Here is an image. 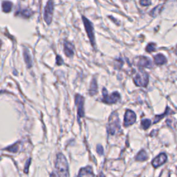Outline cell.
Wrapping results in <instances>:
<instances>
[{
  "mask_svg": "<svg viewBox=\"0 0 177 177\" xmlns=\"http://www.w3.org/2000/svg\"><path fill=\"white\" fill-rule=\"evenodd\" d=\"M170 113H171V110H170V108L167 107V110H165V112L164 113H163L162 115H158V116H155L154 120V123H153L155 124V123H158L161 119H163V118H164L165 116L170 114Z\"/></svg>",
  "mask_w": 177,
  "mask_h": 177,
  "instance_id": "obj_18",
  "label": "cell"
},
{
  "mask_svg": "<svg viewBox=\"0 0 177 177\" xmlns=\"http://www.w3.org/2000/svg\"><path fill=\"white\" fill-rule=\"evenodd\" d=\"M55 168L57 175L60 176H68V165L67 158L62 154H58L55 162Z\"/></svg>",
  "mask_w": 177,
  "mask_h": 177,
  "instance_id": "obj_1",
  "label": "cell"
},
{
  "mask_svg": "<svg viewBox=\"0 0 177 177\" xmlns=\"http://www.w3.org/2000/svg\"><path fill=\"white\" fill-rule=\"evenodd\" d=\"M98 91V85H97V81L96 78H93L90 84V89H89V93L91 96H94L96 95Z\"/></svg>",
  "mask_w": 177,
  "mask_h": 177,
  "instance_id": "obj_14",
  "label": "cell"
},
{
  "mask_svg": "<svg viewBox=\"0 0 177 177\" xmlns=\"http://www.w3.org/2000/svg\"><path fill=\"white\" fill-rule=\"evenodd\" d=\"M120 130V120L117 112H113L109 118L107 132L110 135H115Z\"/></svg>",
  "mask_w": 177,
  "mask_h": 177,
  "instance_id": "obj_2",
  "label": "cell"
},
{
  "mask_svg": "<svg viewBox=\"0 0 177 177\" xmlns=\"http://www.w3.org/2000/svg\"><path fill=\"white\" fill-rule=\"evenodd\" d=\"M134 82L136 86L145 87L149 83V76L146 71L140 68L134 78Z\"/></svg>",
  "mask_w": 177,
  "mask_h": 177,
  "instance_id": "obj_3",
  "label": "cell"
},
{
  "mask_svg": "<svg viewBox=\"0 0 177 177\" xmlns=\"http://www.w3.org/2000/svg\"><path fill=\"white\" fill-rule=\"evenodd\" d=\"M30 163H31V159H28L27 160V162H26V167H25V169H24V172L25 173H28V167H29V165H30Z\"/></svg>",
  "mask_w": 177,
  "mask_h": 177,
  "instance_id": "obj_27",
  "label": "cell"
},
{
  "mask_svg": "<svg viewBox=\"0 0 177 177\" xmlns=\"http://www.w3.org/2000/svg\"><path fill=\"white\" fill-rule=\"evenodd\" d=\"M136 120V113L131 110H127L124 118V126L127 127L135 123Z\"/></svg>",
  "mask_w": 177,
  "mask_h": 177,
  "instance_id": "obj_8",
  "label": "cell"
},
{
  "mask_svg": "<svg viewBox=\"0 0 177 177\" xmlns=\"http://www.w3.org/2000/svg\"><path fill=\"white\" fill-rule=\"evenodd\" d=\"M56 60H57V62L56 64L57 65H62L63 64V60L62 58L60 56V55H57L56 57Z\"/></svg>",
  "mask_w": 177,
  "mask_h": 177,
  "instance_id": "obj_26",
  "label": "cell"
},
{
  "mask_svg": "<svg viewBox=\"0 0 177 177\" xmlns=\"http://www.w3.org/2000/svg\"><path fill=\"white\" fill-rule=\"evenodd\" d=\"M1 44H2V42H1V41H0V46H1Z\"/></svg>",
  "mask_w": 177,
  "mask_h": 177,
  "instance_id": "obj_28",
  "label": "cell"
},
{
  "mask_svg": "<svg viewBox=\"0 0 177 177\" xmlns=\"http://www.w3.org/2000/svg\"><path fill=\"white\" fill-rule=\"evenodd\" d=\"M79 176H94L93 170L91 166H87L85 168L80 169L78 174Z\"/></svg>",
  "mask_w": 177,
  "mask_h": 177,
  "instance_id": "obj_12",
  "label": "cell"
},
{
  "mask_svg": "<svg viewBox=\"0 0 177 177\" xmlns=\"http://www.w3.org/2000/svg\"><path fill=\"white\" fill-rule=\"evenodd\" d=\"M147 159H148V156L144 149L141 150L136 157V160L138 161H145Z\"/></svg>",
  "mask_w": 177,
  "mask_h": 177,
  "instance_id": "obj_16",
  "label": "cell"
},
{
  "mask_svg": "<svg viewBox=\"0 0 177 177\" xmlns=\"http://www.w3.org/2000/svg\"><path fill=\"white\" fill-rule=\"evenodd\" d=\"M138 66L140 67L151 68L152 67V64L151 60H150L149 58L141 56L138 57Z\"/></svg>",
  "mask_w": 177,
  "mask_h": 177,
  "instance_id": "obj_11",
  "label": "cell"
},
{
  "mask_svg": "<svg viewBox=\"0 0 177 177\" xmlns=\"http://www.w3.org/2000/svg\"><path fill=\"white\" fill-rule=\"evenodd\" d=\"M18 149H19V146H18V145L17 143L12 145V146H10L7 149V150H9V151L12 152H17L18 151Z\"/></svg>",
  "mask_w": 177,
  "mask_h": 177,
  "instance_id": "obj_22",
  "label": "cell"
},
{
  "mask_svg": "<svg viewBox=\"0 0 177 177\" xmlns=\"http://www.w3.org/2000/svg\"><path fill=\"white\" fill-rule=\"evenodd\" d=\"M154 62L157 65H163L167 62V58L163 54H157L154 56Z\"/></svg>",
  "mask_w": 177,
  "mask_h": 177,
  "instance_id": "obj_13",
  "label": "cell"
},
{
  "mask_svg": "<svg viewBox=\"0 0 177 177\" xmlns=\"http://www.w3.org/2000/svg\"><path fill=\"white\" fill-rule=\"evenodd\" d=\"M24 60L27 67H31V66H32V59H31V55L27 49L24 50Z\"/></svg>",
  "mask_w": 177,
  "mask_h": 177,
  "instance_id": "obj_15",
  "label": "cell"
},
{
  "mask_svg": "<svg viewBox=\"0 0 177 177\" xmlns=\"http://www.w3.org/2000/svg\"><path fill=\"white\" fill-rule=\"evenodd\" d=\"M146 51L148 53H152L153 51H155L156 49V44L154 43H149L147 44V46H146Z\"/></svg>",
  "mask_w": 177,
  "mask_h": 177,
  "instance_id": "obj_21",
  "label": "cell"
},
{
  "mask_svg": "<svg viewBox=\"0 0 177 177\" xmlns=\"http://www.w3.org/2000/svg\"><path fill=\"white\" fill-rule=\"evenodd\" d=\"M2 10L4 13H9L12 9L13 4L9 1H4L2 4Z\"/></svg>",
  "mask_w": 177,
  "mask_h": 177,
  "instance_id": "obj_17",
  "label": "cell"
},
{
  "mask_svg": "<svg viewBox=\"0 0 177 177\" xmlns=\"http://www.w3.org/2000/svg\"><path fill=\"white\" fill-rule=\"evenodd\" d=\"M151 125V120L149 119H144L141 122V127L143 129H147Z\"/></svg>",
  "mask_w": 177,
  "mask_h": 177,
  "instance_id": "obj_20",
  "label": "cell"
},
{
  "mask_svg": "<svg viewBox=\"0 0 177 177\" xmlns=\"http://www.w3.org/2000/svg\"><path fill=\"white\" fill-rule=\"evenodd\" d=\"M84 98L83 96H82L80 94H76L75 96V103L78 109V115L79 118H83L84 116Z\"/></svg>",
  "mask_w": 177,
  "mask_h": 177,
  "instance_id": "obj_7",
  "label": "cell"
},
{
  "mask_svg": "<svg viewBox=\"0 0 177 177\" xmlns=\"http://www.w3.org/2000/svg\"><path fill=\"white\" fill-rule=\"evenodd\" d=\"M96 152L99 155H102L103 153H104V149H103V147L101 145H97L96 147Z\"/></svg>",
  "mask_w": 177,
  "mask_h": 177,
  "instance_id": "obj_23",
  "label": "cell"
},
{
  "mask_svg": "<svg viewBox=\"0 0 177 177\" xmlns=\"http://www.w3.org/2000/svg\"><path fill=\"white\" fill-rule=\"evenodd\" d=\"M116 65H115V67L116 68H120L121 67L123 66V60L120 59V60H116Z\"/></svg>",
  "mask_w": 177,
  "mask_h": 177,
  "instance_id": "obj_25",
  "label": "cell"
},
{
  "mask_svg": "<svg viewBox=\"0 0 177 177\" xmlns=\"http://www.w3.org/2000/svg\"><path fill=\"white\" fill-rule=\"evenodd\" d=\"M140 4L142 6H147L151 4V0H141L140 1Z\"/></svg>",
  "mask_w": 177,
  "mask_h": 177,
  "instance_id": "obj_24",
  "label": "cell"
},
{
  "mask_svg": "<svg viewBox=\"0 0 177 177\" xmlns=\"http://www.w3.org/2000/svg\"><path fill=\"white\" fill-rule=\"evenodd\" d=\"M20 14L22 15V17H26V18H28L31 16V15H32L33 12L31 11L30 9H24L22 10H21V11L19 13Z\"/></svg>",
  "mask_w": 177,
  "mask_h": 177,
  "instance_id": "obj_19",
  "label": "cell"
},
{
  "mask_svg": "<svg viewBox=\"0 0 177 177\" xmlns=\"http://www.w3.org/2000/svg\"><path fill=\"white\" fill-rule=\"evenodd\" d=\"M83 21L84 25V28H85L86 32L87 33V35L89 37V40L93 48L96 49V41H95V35H94V29L92 23L89 21L87 18L83 16Z\"/></svg>",
  "mask_w": 177,
  "mask_h": 177,
  "instance_id": "obj_4",
  "label": "cell"
},
{
  "mask_svg": "<svg viewBox=\"0 0 177 177\" xmlns=\"http://www.w3.org/2000/svg\"><path fill=\"white\" fill-rule=\"evenodd\" d=\"M64 52L67 57H73V55H74V46H73V44L69 42L65 41L64 43Z\"/></svg>",
  "mask_w": 177,
  "mask_h": 177,
  "instance_id": "obj_10",
  "label": "cell"
},
{
  "mask_svg": "<svg viewBox=\"0 0 177 177\" xmlns=\"http://www.w3.org/2000/svg\"><path fill=\"white\" fill-rule=\"evenodd\" d=\"M54 10V2L53 0H49L44 8V19L47 24L49 25L52 22L53 15Z\"/></svg>",
  "mask_w": 177,
  "mask_h": 177,
  "instance_id": "obj_6",
  "label": "cell"
},
{
  "mask_svg": "<svg viewBox=\"0 0 177 177\" xmlns=\"http://www.w3.org/2000/svg\"><path fill=\"white\" fill-rule=\"evenodd\" d=\"M102 96L103 98L102 101L107 105L115 104L120 98V94L116 91L113 92V93L109 96L107 93V90L105 88H103L102 89Z\"/></svg>",
  "mask_w": 177,
  "mask_h": 177,
  "instance_id": "obj_5",
  "label": "cell"
},
{
  "mask_svg": "<svg viewBox=\"0 0 177 177\" xmlns=\"http://www.w3.org/2000/svg\"><path fill=\"white\" fill-rule=\"evenodd\" d=\"M162 1H166V0H162Z\"/></svg>",
  "mask_w": 177,
  "mask_h": 177,
  "instance_id": "obj_29",
  "label": "cell"
},
{
  "mask_svg": "<svg viewBox=\"0 0 177 177\" xmlns=\"http://www.w3.org/2000/svg\"><path fill=\"white\" fill-rule=\"evenodd\" d=\"M167 155H166L165 153H161L158 157L154 158L152 162V164L153 165V167L157 168L159 166L162 165L164 164V163L167 161Z\"/></svg>",
  "mask_w": 177,
  "mask_h": 177,
  "instance_id": "obj_9",
  "label": "cell"
}]
</instances>
